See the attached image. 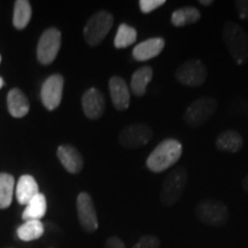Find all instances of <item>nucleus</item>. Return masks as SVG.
Segmentation results:
<instances>
[{"instance_id": "f8f14e48", "label": "nucleus", "mask_w": 248, "mask_h": 248, "mask_svg": "<svg viewBox=\"0 0 248 248\" xmlns=\"http://www.w3.org/2000/svg\"><path fill=\"white\" fill-rule=\"evenodd\" d=\"M82 108L88 119H100L106 109V100L104 94L95 88L86 90L82 97Z\"/></svg>"}, {"instance_id": "423d86ee", "label": "nucleus", "mask_w": 248, "mask_h": 248, "mask_svg": "<svg viewBox=\"0 0 248 248\" xmlns=\"http://www.w3.org/2000/svg\"><path fill=\"white\" fill-rule=\"evenodd\" d=\"M114 23V16L109 12L100 11L93 14L86 22L83 35L90 46H98L106 38Z\"/></svg>"}, {"instance_id": "9d476101", "label": "nucleus", "mask_w": 248, "mask_h": 248, "mask_svg": "<svg viewBox=\"0 0 248 248\" xmlns=\"http://www.w3.org/2000/svg\"><path fill=\"white\" fill-rule=\"evenodd\" d=\"M76 208L78 222L83 230L88 233H93L97 231L99 228L98 215L91 195L86 192L79 193L77 197Z\"/></svg>"}, {"instance_id": "c85d7f7f", "label": "nucleus", "mask_w": 248, "mask_h": 248, "mask_svg": "<svg viewBox=\"0 0 248 248\" xmlns=\"http://www.w3.org/2000/svg\"><path fill=\"white\" fill-rule=\"evenodd\" d=\"M105 248H126L125 245L122 241V239L116 235H113V237L108 238L105 243Z\"/></svg>"}, {"instance_id": "aec40b11", "label": "nucleus", "mask_w": 248, "mask_h": 248, "mask_svg": "<svg viewBox=\"0 0 248 248\" xmlns=\"http://www.w3.org/2000/svg\"><path fill=\"white\" fill-rule=\"evenodd\" d=\"M201 12L194 6H185L176 9L171 14V24L176 28L191 26L199 22Z\"/></svg>"}, {"instance_id": "4be33fe9", "label": "nucleus", "mask_w": 248, "mask_h": 248, "mask_svg": "<svg viewBox=\"0 0 248 248\" xmlns=\"http://www.w3.org/2000/svg\"><path fill=\"white\" fill-rule=\"evenodd\" d=\"M45 228L40 221L37 219H30V221H26L22 225L18 226L16 234L18 239L22 241H33L42 238L44 234Z\"/></svg>"}, {"instance_id": "6e6552de", "label": "nucleus", "mask_w": 248, "mask_h": 248, "mask_svg": "<svg viewBox=\"0 0 248 248\" xmlns=\"http://www.w3.org/2000/svg\"><path fill=\"white\" fill-rule=\"evenodd\" d=\"M153 138V130L145 123H132L124 126L119 135L121 146L128 150H136L147 145Z\"/></svg>"}, {"instance_id": "412c9836", "label": "nucleus", "mask_w": 248, "mask_h": 248, "mask_svg": "<svg viewBox=\"0 0 248 248\" xmlns=\"http://www.w3.org/2000/svg\"><path fill=\"white\" fill-rule=\"evenodd\" d=\"M47 212V202H46V198L44 194L39 192L33 199L29 201L22 213V219L24 222L30 221V219H37L40 221L43 217L45 216Z\"/></svg>"}, {"instance_id": "cd10ccee", "label": "nucleus", "mask_w": 248, "mask_h": 248, "mask_svg": "<svg viewBox=\"0 0 248 248\" xmlns=\"http://www.w3.org/2000/svg\"><path fill=\"white\" fill-rule=\"evenodd\" d=\"M234 6L238 12V16L241 20H248V0H237Z\"/></svg>"}, {"instance_id": "6ab92c4d", "label": "nucleus", "mask_w": 248, "mask_h": 248, "mask_svg": "<svg viewBox=\"0 0 248 248\" xmlns=\"http://www.w3.org/2000/svg\"><path fill=\"white\" fill-rule=\"evenodd\" d=\"M153 78V69L150 66L139 68L132 74L131 82H130V90L136 97L141 98L146 93L147 85Z\"/></svg>"}, {"instance_id": "4468645a", "label": "nucleus", "mask_w": 248, "mask_h": 248, "mask_svg": "<svg viewBox=\"0 0 248 248\" xmlns=\"http://www.w3.org/2000/svg\"><path fill=\"white\" fill-rule=\"evenodd\" d=\"M166 46V40L161 37H154L139 43L132 51V57L137 61H147L156 58Z\"/></svg>"}, {"instance_id": "b1692460", "label": "nucleus", "mask_w": 248, "mask_h": 248, "mask_svg": "<svg viewBox=\"0 0 248 248\" xmlns=\"http://www.w3.org/2000/svg\"><path fill=\"white\" fill-rule=\"evenodd\" d=\"M31 11L30 2L27 0H17L14 4V14H13V24L18 30H22L30 22Z\"/></svg>"}, {"instance_id": "dca6fc26", "label": "nucleus", "mask_w": 248, "mask_h": 248, "mask_svg": "<svg viewBox=\"0 0 248 248\" xmlns=\"http://www.w3.org/2000/svg\"><path fill=\"white\" fill-rule=\"evenodd\" d=\"M39 193L38 183L30 175H23L18 179L15 186V195H16L17 202L22 206H27L31 199Z\"/></svg>"}, {"instance_id": "7c9ffc66", "label": "nucleus", "mask_w": 248, "mask_h": 248, "mask_svg": "<svg viewBox=\"0 0 248 248\" xmlns=\"http://www.w3.org/2000/svg\"><path fill=\"white\" fill-rule=\"evenodd\" d=\"M198 2H199L200 5L204 6V7H209V6H212L214 4L213 0H199Z\"/></svg>"}, {"instance_id": "bb28decb", "label": "nucleus", "mask_w": 248, "mask_h": 248, "mask_svg": "<svg viewBox=\"0 0 248 248\" xmlns=\"http://www.w3.org/2000/svg\"><path fill=\"white\" fill-rule=\"evenodd\" d=\"M166 0H139V8L142 14H150L155 9L162 7Z\"/></svg>"}, {"instance_id": "2eb2a0df", "label": "nucleus", "mask_w": 248, "mask_h": 248, "mask_svg": "<svg viewBox=\"0 0 248 248\" xmlns=\"http://www.w3.org/2000/svg\"><path fill=\"white\" fill-rule=\"evenodd\" d=\"M57 155L64 169L70 173H78L84 167V160L78 151L70 145H61Z\"/></svg>"}, {"instance_id": "5701e85b", "label": "nucleus", "mask_w": 248, "mask_h": 248, "mask_svg": "<svg viewBox=\"0 0 248 248\" xmlns=\"http://www.w3.org/2000/svg\"><path fill=\"white\" fill-rule=\"evenodd\" d=\"M15 192V179L6 172L0 173V209L8 208L12 204Z\"/></svg>"}, {"instance_id": "c756f323", "label": "nucleus", "mask_w": 248, "mask_h": 248, "mask_svg": "<svg viewBox=\"0 0 248 248\" xmlns=\"http://www.w3.org/2000/svg\"><path fill=\"white\" fill-rule=\"evenodd\" d=\"M241 186H243V190L245 191V193L248 194V173L244 177L243 182H241Z\"/></svg>"}, {"instance_id": "39448f33", "label": "nucleus", "mask_w": 248, "mask_h": 248, "mask_svg": "<svg viewBox=\"0 0 248 248\" xmlns=\"http://www.w3.org/2000/svg\"><path fill=\"white\" fill-rule=\"evenodd\" d=\"M195 216L204 225L221 228L229 221L230 213L224 202L215 199H206L195 207Z\"/></svg>"}, {"instance_id": "473e14b6", "label": "nucleus", "mask_w": 248, "mask_h": 248, "mask_svg": "<svg viewBox=\"0 0 248 248\" xmlns=\"http://www.w3.org/2000/svg\"><path fill=\"white\" fill-rule=\"evenodd\" d=\"M0 63H1V55H0Z\"/></svg>"}, {"instance_id": "20e7f679", "label": "nucleus", "mask_w": 248, "mask_h": 248, "mask_svg": "<svg viewBox=\"0 0 248 248\" xmlns=\"http://www.w3.org/2000/svg\"><path fill=\"white\" fill-rule=\"evenodd\" d=\"M217 108H218V102L216 99L212 97H200L186 108L183 119L188 128L198 129L213 119Z\"/></svg>"}, {"instance_id": "2f4dec72", "label": "nucleus", "mask_w": 248, "mask_h": 248, "mask_svg": "<svg viewBox=\"0 0 248 248\" xmlns=\"http://www.w3.org/2000/svg\"><path fill=\"white\" fill-rule=\"evenodd\" d=\"M4 84H5V82H4V79L1 78V77H0V89L2 88V86H4Z\"/></svg>"}, {"instance_id": "1a4fd4ad", "label": "nucleus", "mask_w": 248, "mask_h": 248, "mask_svg": "<svg viewBox=\"0 0 248 248\" xmlns=\"http://www.w3.org/2000/svg\"><path fill=\"white\" fill-rule=\"evenodd\" d=\"M61 47V32L57 28H49L40 36L37 46V59L42 64H51Z\"/></svg>"}, {"instance_id": "f257e3e1", "label": "nucleus", "mask_w": 248, "mask_h": 248, "mask_svg": "<svg viewBox=\"0 0 248 248\" xmlns=\"http://www.w3.org/2000/svg\"><path fill=\"white\" fill-rule=\"evenodd\" d=\"M183 154V145L176 139H166L161 141L146 160L147 168L152 172L159 173L175 166Z\"/></svg>"}, {"instance_id": "393cba45", "label": "nucleus", "mask_w": 248, "mask_h": 248, "mask_svg": "<svg viewBox=\"0 0 248 248\" xmlns=\"http://www.w3.org/2000/svg\"><path fill=\"white\" fill-rule=\"evenodd\" d=\"M137 30L135 28L126 23L120 24L115 39H114V46L119 49L129 47L137 40Z\"/></svg>"}, {"instance_id": "ddd939ff", "label": "nucleus", "mask_w": 248, "mask_h": 248, "mask_svg": "<svg viewBox=\"0 0 248 248\" xmlns=\"http://www.w3.org/2000/svg\"><path fill=\"white\" fill-rule=\"evenodd\" d=\"M108 88H109L111 102L115 109L120 111L128 109L131 97H130V88L124 78L121 76L110 77Z\"/></svg>"}, {"instance_id": "a878e982", "label": "nucleus", "mask_w": 248, "mask_h": 248, "mask_svg": "<svg viewBox=\"0 0 248 248\" xmlns=\"http://www.w3.org/2000/svg\"><path fill=\"white\" fill-rule=\"evenodd\" d=\"M160 239L154 234L142 235L132 248H160Z\"/></svg>"}, {"instance_id": "f3484780", "label": "nucleus", "mask_w": 248, "mask_h": 248, "mask_svg": "<svg viewBox=\"0 0 248 248\" xmlns=\"http://www.w3.org/2000/svg\"><path fill=\"white\" fill-rule=\"evenodd\" d=\"M215 146L221 152L238 153L244 146V139L239 132L234 130H226L217 136Z\"/></svg>"}, {"instance_id": "f03ea898", "label": "nucleus", "mask_w": 248, "mask_h": 248, "mask_svg": "<svg viewBox=\"0 0 248 248\" xmlns=\"http://www.w3.org/2000/svg\"><path fill=\"white\" fill-rule=\"evenodd\" d=\"M223 42L229 53L237 64H244L248 61V32L233 21H228L223 26Z\"/></svg>"}, {"instance_id": "7ed1b4c3", "label": "nucleus", "mask_w": 248, "mask_h": 248, "mask_svg": "<svg viewBox=\"0 0 248 248\" xmlns=\"http://www.w3.org/2000/svg\"><path fill=\"white\" fill-rule=\"evenodd\" d=\"M187 183V171L184 167L170 170L162 182L160 192L161 204L166 208L175 206L181 200Z\"/></svg>"}, {"instance_id": "0eeeda50", "label": "nucleus", "mask_w": 248, "mask_h": 248, "mask_svg": "<svg viewBox=\"0 0 248 248\" xmlns=\"http://www.w3.org/2000/svg\"><path fill=\"white\" fill-rule=\"evenodd\" d=\"M206 64L199 59H192L181 64L175 71V78L182 85L188 88H199L207 79Z\"/></svg>"}, {"instance_id": "a211bd4d", "label": "nucleus", "mask_w": 248, "mask_h": 248, "mask_svg": "<svg viewBox=\"0 0 248 248\" xmlns=\"http://www.w3.org/2000/svg\"><path fill=\"white\" fill-rule=\"evenodd\" d=\"M8 111L15 119H21L29 113V100L24 93L18 89L11 90L7 95Z\"/></svg>"}, {"instance_id": "9b49d317", "label": "nucleus", "mask_w": 248, "mask_h": 248, "mask_svg": "<svg viewBox=\"0 0 248 248\" xmlns=\"http://www.w3.org/2000/svg\"><path fill=\"white\" fill-rule=\"evenodd\" d=\"M63 77L59 74H54L45 80L40 91V98L46 109L54 110L59 107L63 93Z\"/></svg>"}]
</instances>
